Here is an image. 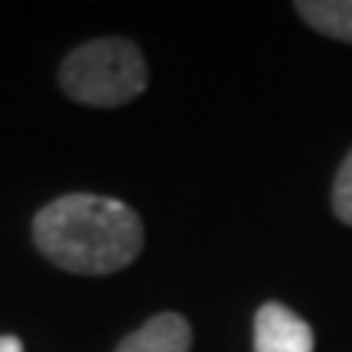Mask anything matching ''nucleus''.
Returning <instances> with one entry per match:
<instances>
[{
    "instance_id": "nucleus-3",
    "label": "nucleus",
    "mask_w": 352,
    "mask_h": 352,
    "mask_svg": "<svg viewBox=\"0 0 352 352\" xmlns=\"http://www.w3.org/2000/svg\"><path fill=\"white\" fill-rule=\"evenodd\" d=\"M254 352H314V329L284 303H264L254 316Z\"/></svg>"
},
{
    "instance_id": "nucleus-1",
    "label": "nucleus",
    "mask_w": 352,
    "mask_h": 352,
    "mask_svg": "<svg viewBox=\"0 0 352 352\" xmlns=\"http://www.w3.org/2000/svg\"><path fill=\"white\" fill-rule=\"evenodd\" d=\"M36 248L56 267L72 274H114L144 248L138 212L111 196L69 192L33 219Z\"/></svg>"
},
{
    "instance_id": "nucleus-2",
    "label": "nucleus",
    "mask_w": 352,
    "mask_h": 352,
    "mask_svg": "<svg viewBox=\"0 0 352 352\" xmlns=\"http://www.w3.org/2000/svg\"><path fill=\"white\" fill-rule=\"evenodd\" d=\"M63 91L78 104L118 108L147 88V65L131 39H91L65 56L59 69Z\"/></svg>"
},
{
    "instance_id": "nucleus-4",
    "label": "nucleus",
    "mask_w": 352,
    "mask_h": 352,
    "mask_svg": "<svg viewBox=\"0 0 352 352\" xmlns=\"http://www.w3.org/2000/svg\"><path fill=\"white\" fill-rule=\"evenodd\" d=\"M192 329L179 314H157L121 340L114 352H189Z\"/></svg>"
},
{
    "instance_id": "nucleus-5",
    "label": "nucleus",
    "mask_w": 352,
    "mask_h": 352,
    "mask_svg": "<svg viewBox=\"0 0 352 352\" xmlns=\"http://www.w3.org/2000/svg\"><path fill=\"white\" fill-rule=\"evenodd\" d=\"M297 13L320 33L352 43V0H303Z\"/></svg>"
},
{
    "instance_id": "nucleus-6",
    "label": "nucleus",
    "mask_w": 352,
    "mask_h": 352,
    "mask_svg": "<svg viewBox=\"0 0 352 352\" xmlns=\"http://www.w3.org/2000/svg\"><path fill=\"white\" fill-rule=\"evenodd\" d=\"M333 212H336L340 222L352 226V151L342 160L340 173H336V183H333Z\"/></svg>"
},
{
    "instance_id": "nucleus-7",
    "label": "nucleus",
    "mask_w": 352,
    "mask_h": 352,
    "mask_svg": "<svg viewBox=\"0 0 352 352\" xmlns=\"http://www.w3.org/2000/svg\"><path fill=\"white\" fill-rule=\"evenodd\" d=\"M0 352H23V342L16 336H0Z\"/></svg>"
}]
</instances>
